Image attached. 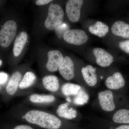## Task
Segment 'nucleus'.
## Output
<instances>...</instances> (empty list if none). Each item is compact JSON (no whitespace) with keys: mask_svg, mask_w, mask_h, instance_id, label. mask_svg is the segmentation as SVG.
I'll return each instance as SVG.
<instances>
[{"mask_svg":"<svg viewBox=\"0 0 129 129\" xmlns=\"http://www.w3.org/2000/svg\"><path fill=\"white\" fill-rule=\"evenodd\" d=\"M25 118L28 122L47 129H58L61 127V120L55 115L48 113L32 110L25 114Z\"/></svg>","mask_w":129,"mask_h":129,"instance_id":"1","label":"nucleus"},{"mask_svg":"<svg viewBox=\"0 0 129 129\" xmlns=\"http://www.w3.org/2000/svg\"><path fill=\"white\" fill-rule=\"evenodd\" d=\"M64 13L62 8L59 5L51 3L48 8V14L45 22L47 29H55L58 25L63 23Z\"/></svg>","mask_w":129,"mask_h":129,"instance_id":"2","label":"nucleus"},{"mask_svg":"<svg viewBox=\"0 0 129 129\" xmlns=\"http://www.w3.org/2000/svg\"><path fill=\"white\" fill-rule=\"evenodd\" d=\"M17 25L13 20L7 21L0 31V46L7 47L14 39L17 32Z\"/></svg>","mask_w":129,"mask_h":129,"instance_id":"3","label":"nucleus"},{"mask_svg":"<svg viewBox=\"0 0 129 129\" xmlns=\"http://www.w3.org/2000/svg\"><path fill=\"white\" fill-rule=\"evenodd\" d=\"M63 37L67 43L77 46L84 45L89 39L88 35L84 30L79 29L67 30Z\"/></svg>","mask_w":129,"mask_h":129,"instance_id":"4","label":"nucleus"},{"mask_svg":"<svg viewBox=\"0 0 129 129\" xmlns=\"http://www.w3.org/2000/svg\"><path fill=\"white\" fill-rule=\"evenodd\" d=\"M83 3L82 0H69L67 2L66 12L69 19L72 22H77L79 20Z\"/></svg>","mask_w":129,"mask_h":129,"instance_id":"5","label":"nucleus"},{"mask_svg":"<svg viewBox=\"0 0 129 129\" xmlns=\"http://www.w3.org/2000/svg\"><path fill=\"white\" fill-rule=\"evenodd\" d=\"M99 103L102 109L106 112H111L115 109L113 92L110 90L101 91L98 94Z\"/></svg>","mask_w":129,"mask_h":129,"instance_id":"6","label":"nucleus"},{"mask_svg":"<svg viewBox=\"0 0 129 129\" xmlns=\"http://www.w3.org/2000/svg\"><path fill=\"white\" fill-rule=\"evenodd\" d=\"M93 53L98 65L103 68L110 66L114 61V57L110 53L101 48H94Z\"/></svg>","mask_w":129,"mask_h":129,"instance_id":"7","label":"nucleus"},{"mask_svg":"<svg viewBox=\"0 0 129 129\" xmlns=\"http://www.w3.org/2000/svg\"><path fill=\"white\" fill-rule=\"evenodd\" d=\"M48 57L46 64L47 70L52 72L57 71L64 59L62 53L57 50L50 51L48 53Z\"/></svg>","mask_w":129,"mask_h":129,"instance_id":"8","label":"nucleus"},{"mask_svg":"<svg viewBox=\"0 0 129 129\" xmlns=\"http://www.w3.org/2000/svg\"><path fill=\"white\" fill-rule=\"evenodd\" d=\"M60 75L67 80H70L74 76V66L71 58L67 56L58 68Z\"/></svg>","mask_w":129,"mask_h":129,"instance_id":"9","label":"nucleus"},{"mask_svg":"<svg viewBox=\"0 0 129 129\" xmlns=\"http://www.w3.org/2000/svg\"><path fill=\"white\" fill-rule=\"evenodd\" d=\"M125 84V81L122 74L115 72L113 75L109 76L105 81V85L108 89L117 90L123 88Z\"/></svg>","mask_w":129,"mask_h":129,"instance_id":"10","label":"nucleus"},{"mask_svg":"<svg viewBox=\"0 0 129 129\" xmlns=\"http://www.w3.org/2000/svg\"><path fill=\"white\" fill-rule=\"evenodd\" d=\"M96 68L91 65L83 67L81 72L84 80L90 86H94L97 82V76L96 73Z\"/></svg>","mask_w":129,"mask_h":129,"instance_id":"11","label":"nucleus"},{"mask_svg":"<svg viewBox=\"0 0 129 129\" xmlns=\"http://www.w3.org/2000/svg\"><path fill=\"white\" fill-rule=\"evenodd\" d=\"M113 34L125 39H129V24L123 21H117L111 27Z\"/></svg>","mask_w":129,"mask_h":129,"instance_id":"12","label":"nucleus"},{"mask_svg":"<svg viewBox=\"0 0 129 129\" xmlns=\"http://www.w3.org/2000/svg\"><path fill=\"white\" fill-rule=\"evenodd\" d=\"M22 75L19 71L13 74L6 88L8 94L13 95L16 93L22 79Z\"/></svg>","mask_w":129,"mask_h":129,"instance_id":"13","label":"nucleus"},{"mask_svg":"<svg viewBox=\"0 0 129 129\" xmlns=\"http://www.w3.org/2000/svg\"><path fill=\"white\" fill-rule=\"evenodd\" d=\"M28 39L27 33L24 31L21 32L14 41L13 48V54L15 57H18L23 50Z\"/></svg>","mask_w":129,"mask_h":129,"instance_id":"14","label":"nucleus"},{"mask_svg":"<svg viewBox=\"0 0 129 129\" xmlns=\"http://www.w3.org/2000/svg\"><path fill=\"white\" fill-rule=\"evenodd\" d=\"M88 30L92 34L102 38L105 37L108 34L109 28L104 23L101 21H97L94 24L89 26Z\"/></svg>","mask_w":129,"mask_h":129,"instance_id":"15","label":"nucleus"},{"mask_svg":"<svg viewBox=\"0 0 129 129\" xmlns=\"http://www.w3.org/2000/svg\"><path fill=\"white\" fill-rule=\"evenodd\" d=\"M56 112L59 117L68 119H73L77 115L76 110L72 108H69L67 103L60 104Z\"/></svg>","mask_w":129,"mask_h":129,"instance_id":"16","label":"nucleus"},{"mask_svg":"<svg viewBox=\"0 0 129 129\" xmlns=\"http://www.w3.org/2000/svg\"><path fill=\"white\" fill-rule=\"evenodd\" d=\"M43 84L46 89L52 92L57 91L59 88V83L56 76L47 75L43 78Z\"/></svg>","mask_w":129,"mask_h":129,"instance_id":"17","label":"nucleus"},{"mask_svg":"<svg viewBox=\"0 0 129 129\" xmlns=\"http://www.w3.org/2000/svg\"><path fill=\"white\" fill-rule=\"evenodd\" d=\"M113 120L118 123L129 124V110L126 109L118 110L114 114Z\"/></svg>","mask_w":129,"mask_h":129,"instance_id":"18","label":"nucleus"},{"mask_svg":"<svg viewBox=\"0 0 129 129\" xmlns=\"http://www.w3.org/2000/svg\"><path fill=\"white\" fill-rule=\"evenodd\" d=\"M81 86L79 85L71 83H66L63 85L61 90L63 94L67 96H75L81 89Z\"/></svg>","mask_w":129,"mask_h":129,"instance_id":"19","label":"nucleus"},{"mask_svg":"<svg viewBox=\"0 0 129 129\" xmlns=\"http://www.w3.org/2000/svg\"><path fill=\"white\" fill-rule=\"evenodd\" d=\"M36 79V76L34 73L30 72H27L19 84V88L25 89L30 87L34 84Z\"/></svg>","mask_w":129,"mask_h":129,"instance_id":"20","label":"nucleus"},{"mask_svg":"<svg viewBox=\"0 0 129 129\" xmlns=\"http://www.w3.org/2000/svg\"><path fill=\"white\" fill-rule=\"evenodd\" d=\"M29 99L34 103H43L52 102L55 101V98L52 95L34 94L30 96Z\"/></svg>","mask_w":129,"mask_h":129,"instance_id":"21","label":"nucleus"},{"mask_svg":"<svg viewBox=\"0 0 129 129\" xmlns=\"http://www.w3.org/2000/svg\"><path fill=\"white\" fill-rule=\"evenodd\" d=\"M89 96L85 90L81 88L74 99V103L77 106L84 105L88 102Z\"/></svg>","mask_w":129,"mask_h":129,"instance_id":"22","label":"nucleus"},{"mask_svg":"<svg viewBox=\"0 0 129 129\" xmlns=\"http://www.w3.org/2000/svg\"><path fill=\"white\" fill-rule=\"evenodd\" d=\"M69 27L67 24L62 23L60 25H58L55 29L56 32L58 36L60 37L63 36V34L67 30H69Z\"/></svg>","mask_w":129,"mask_h":129,"instance_id":"23","label":"nucleus"},{"mask_svg":"<svg viewBox=\"0 0 129 129\" xmlns=\"http://www.w3.org/2000/svg\"><path fill=\"white\" fill-rule=\"evenodd\" d=\"M119 46L125 53L129 54V39L120 41L119 43Z\"/></svg>","mask_w":129,"mask_h":129,"instance_id":"24","label":"nucleus"},{"mask_svg":"<svg viewBox=\"0 0 129 129\" xmlns=\"http://www.w3.org/2000/svg\"><path fill=\"white\" fill-rule=\"evenodd\" d=\"M8 78V75L4 72L0 73V84L5 83Z\"/></svg>","mask_w":129,"mask_h":129,"instance_id":"25","label":"nucleus"},{"mask_svg":"<svg viewBox=\"0 0 129 129\" xmlns=\"http://www.w3.org/2000/svg\"><path fill=\"white\" fill-rule=\"evenodd\" d=\"M52 1L51 0H37L36 3L37 6H42L48 4Z\"/></svg>","mask_w":129,"mask_h":129,"instance_id":"26","label":"nucleus"},{"mask_svg":"<svg viewBox=\"0 0 129 129\" xmlns=\"http://www.w3.org/2000/svg\"><path fill=\"white\" fill-rule=\"evenodd\" d=\"M14 129H34L30 126L25 125H18L14 128Z\"/></svg>","mask_w":129,"mask_h":129,"instance_id":"27","label":"nucleus"},{"mask_svg":"<svg viewBox=\"0 0 129 129\" xmlns=\"http://www.w3.org/2000/svg\"><path fill=\"white\" fill-rule=\"evenodd\" d=\"M116 129H129V125H121Z\"/></svg>","mask_w":129,"mask_h":129,"instance_id":"28","label":"nucleus"},{"mask_svg":"<svg viewBox=\"0 0 129 129\" xmlns=\"http://www.w3.org/2000/svg\"><path fill=\"white\" fill-rule=\"evenodd\" d=\"M66 100H67V101L69 102H70L71 101V100H70V98L69 97L67 98V99H66Z\"/></svg>","mask_w":129,"mask_h":129,"instance_id":"29","label":"nucleus"},{"mask_svg":"<svg viewBox=\"0 0 129 129\" xmlns=\"http://www.w3.org/2000/svg\"><path fill=\"white\" fill-rule=\"evenodd\" d=\"M2 64V61L1 60H0V66Z\"/></svg>","mask_w":129,"mask_h":129,"instance_id":"30","label":"nucleus"},{"mask_svg":"<svg viewBox=\"0 0 129 129\" xmlns=\"http://www.w3.org/2000/svg\"><path fill=\"white\" fill-rule=\"evenodd\" d=\"M1 87H0V90H1Z\"/></svg>","mask_w":129,"mask_h":129,"instance_id":"31","label":"nucleus"}]
</instances>
